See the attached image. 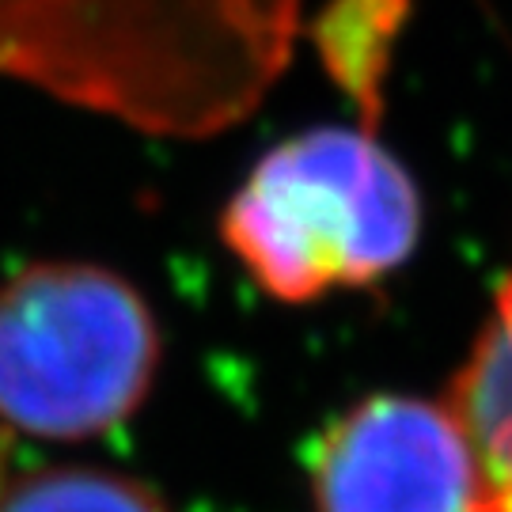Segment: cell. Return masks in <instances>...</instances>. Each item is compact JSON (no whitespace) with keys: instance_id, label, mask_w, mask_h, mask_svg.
Here are the masks:
<instances>
[{"instance_id":"6da1fadb","label":"cell","mask_w":512,"mask_h":512,"mask_svg":"<svg viewBox=\"0 0 512 512\" xmlns=\"http://www.w3.org/2000/svg\"><path fill=\"white\" fill-rule=\"evenodd\" d=\"M296 0H0V73L156 133H209L281 69Z\"/></svg>"},{"instance_id":"7a4b0ae2","label":"cell","mask_w":512,"mask_h":512,"mask_svg":"<svg viewBox=\"0 0 512 512\" xmlns=\"http://www.w3.org/2000/svg\"><path fill=\"white\" fill-rule=\"evenodd\" d=\"M220 239L281 304L368 289L421 239V194L372 129L315 126L270 148L220 213Z\"/></svg>"},{"instance_id":"3957f363","label":"cell","mask_w":512,"mask_h":512,"mask_svg":"<svg viewBox=\"0 0 512 512\" xmlns=\"http://www.w3.org/2000/svg\"><path fill=\"white\" fill-rule=\"evenodd\" d=\"M160 330L126 277L35 262L0 285V425L46 440L118 429L145 403Z\"/></svg>"},{"instance_id":"277c9868","label":"cell","mask_w":512,"mask_h":512,"mask_svg":"<svg viewBox=\"0 0 512 512\" xmlns=\"http://www.w3.org/2000/svg\"><path fill=\"white\" fill-rule=\"evenodd\" d=\"M315 512H486L475 448L448 399L368 395L308 463Z\"/></svg>"},{"instance_id":"5b68a950","label":"cell","mask_w":512,"mask_h":512,"mask_svg":"<svg viewBox=\"0 0 512 512\" xmlns=\"http://www.w3.org/2000/svg\"><path fill=\"white\" fill-rule=\"evenodd\" d=\"M448 406L475 448L486 512H512V270L497 285L490 319L452 380Z\"/></svg>"},{"instance_id":"8992f818","label":"cell","mask_w":512,"mask_h":512,"mask_svg":"<svg viewBox=\"0 0 512 512\" xmlns=\"http://www.w3.org/2000/svg\"><path fill=\"white\" fill-rule=\"evenodd\" d=\"M0 512H167L148 486L95 467H50L4 486Z\"/></svg>"},{"instance_id":"52a82bcc","label":"cell","mask_w":512,"mask_h":512,"mask_svg":"<svg viewBox=\"0 0 512 512\" xmlns=\"http://www.w3.org/2000/svg\"><path fill=\"white\" fill-rule=\"evenodd\" d=\"M4 471H8V437H4V425H0V490L8 486V482H4Z\"/></svg>"}]
</instances>
